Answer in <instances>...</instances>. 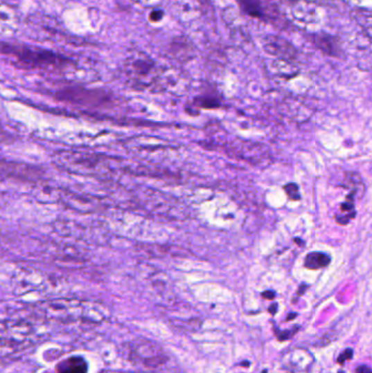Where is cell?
I'll list each match as a JSON object with an SVG mask.
<instances>
[{
  "instance_id": "17",
  "label": "cell",
  "mask_w": 372,
  "mask_h": 373,
  "mask_svg": "<svg viewBox=\"0 0 372 373\" xmlns=\"http://www.w3.org/2000/svg\"><path fill=\"white\" fill-rule=\"evenodd\" d=\"M262 373H267V370L263 371Z\"/></svg>"
},
{
  "instance_id": "15",
  "label": "cell",
  "mask_w": 372,
  "mask_h": 373,
  "mask_svg": "<svg viewBox=\"0 0 372 373\" xmlns=\"http://www.w3.org/2000/svg\"><path fill=\"white\" fill-rule=\"evenodd\" d=\"M275 308H277L276 304H274V306L271 307V308H269V311H271V313H272V314L275 313V312H274Z\"/></svg>"
},
{
  "instance_id": "12",
  "label": "cell",
  "mask_w": 372,
  "mask_h": 373,
  "mask_svg": "<svg viewBox=\"0 0 372 373\" xmlns=\"http://www.w3.org/2000/svg\"><path fill=\"white\" fill-rule=\"evenodd\" d=\"M353 357V350L352 349H346L345 350L344 353L341 354V356H339V359H337V363H343L345 361H347V359H351V358Z\"/></svg>"
},
{
  "instance_id": "3",
  "label": "cell",
  "mask_w": 372,
  "mask_h": 373,
  "mask_svg": "<svg viewBox=\"0 0 372 373\" xmlns=\"http://www.w3.org/2000/svg\"><path fill=\"white\" fill-rule=\"evenodd\" d=\"M35 329L21 320L0 321V358L24 353L35 344Z\"/></svg>"
},
{
  "instance_id": "1",
  "label": "cell",
  "mask_w": 372,
  "mask_h": 373,
  "mask_svg": "<svg viewBox=\"0 0 372 373\" xmlns=\"http://www.w3.org/2000/svg\"><path fill=\"white\" fill-rule=\"evenodd\" d=\"M36 309L42 317L64 323H100L106 319L105 308L92 301L56 299L39 304Z\"/></svg>"
},
{
  "instance_id": "16",
  "label": "cell",
  "mask_w": 372,
  "mask_h": 373,
  "mask_svg": "<svg viewBox=\"0 0 372 373\" xmlns=\"http://www.w3.org/2000/svg\"><path fill=\"white\" fill-rule=\"evenodd\" d=\"M295 317H296V314H292V316H290V317H288V320L293 319V318H295Z\"/></svg>"
},
{
  "instance_id": "9",
  "label": "cell",
  "mask_w": 372,
  "mask_h": 373,
  "mask_svg": "<svg viewBox=\"0 0 372 373\" xmlns=\"http://www.w3.org/2000/svg\"><path fill=\"white\" fill-rule=\"evenodd\" d=\"M331 262L329 255L322 253H311L305 257V266L310 270L326 268Z\"/></svg>"
},
{
  "instance_id": "11",
  "label": "cell",
  "mask_w": 372,
  "mask_h": 373,
  "mask_svg": "<svg viewBox=\"0 0 372 373\" xmlns=\"http://www.w3.org/2000/svg\"><path fill=\"white\" fill-rule=\"evenodd\" d=\"M11 173H12V164L0 162V175L11 176Z\"/></svg>"
},
{
  "instance_id": "13",
  "label": "cell",
  "mask_w": 372,
  "mask_h": 373,
  "mask_svg": "<svg viewBox=\"0 0 372 373\" xmlns=\"http://www.w3.org/2000/svg\"><path fill=\"white\" fill-rule=\"evenodd\" d=\"M356 373H371V370L368 368L367 365H360L356 369Z\"/></svg>"
},
{
  "instance_id": "10",
  "label": "cell",
  "mask_w": 372,
  "mask_h": 373,
  "mask_svg": "<svg viewBox=\"0 0 372 373\" xmlns=\"http://www.w3.org/2000/svg\"><path fill=\"white\" fill-rule=\"evenodd\" d=\"M284 190L287 193L288 197H290L292 200H299L301 196H299V189H298L297 185L295 183H288L284 187Z\"/></svg>"
},
{
  "instance_id": "5",
  "label": "cell",
  "mask_w": 372,
  "mask_h": 373,
  "mask_svg": "<svg viewBox=\"0 0 372 373\" xmlns=\"http://www.w3.org/2000/svg\"><path fill=\"white\" fill-rule=\"evenodd\" d=\"M131 356L150 368H157L168 361V357L165 355L164 350L150 340H144L136 344L131 349Z\"/></svg>"
},
{
  "instance_id": "2",
  "label": "cell",
  "mask_w": 372,
  "mask_h": 373,
  "mask_svg": "<svg viewBox=\"0 0 372 373\" xmlns=\"http://www.w3.org/2000/svg\"><path fill=\"white\" fill-rule=\"evenodd\" d=\"M0 52L12 57L20 67L26 69L64 71L73 67L69 58L39 47L0 44Z\"/></svg>"
},
{
  "instance_id": "8",
  "label": "cell",
  "mask_w": 372,
  "mask_h": 373,
  "mask_svg": "<svg viewBox=\"0 0 372 373\" xmlns=\"http://www.w3.org/2000/svg\"><path fill=\"white\" fill-rule=\"evenodd\" d=\"M89 365L85 358L79 356L67 358L56 367V373H87Z\"/></svg>"
},
{
  "instance_id": "14",
  "label": "cell",
  "mask_w": 372,
  "mask_h": 373,
  "mask_svg": "<svg viewBox=\"0 0 372 373\" xmlns=\"http://www.w3.org/2000/svg\"><path fill=\"white\" fill-rule=\"evenodd\" d=\"M262 296L267 299H274L275 293L272 291H265V293H262Z\"/></svg>"
},
{
  "instance_id": "6",
  "label": "cell",
  "mask_w": 372,
  "mask_h": 373,
  "mask_svg": "<svg viewBox=\"0 0 372 373\" xmlns=\"http://www.w3.org/2000/svg\"><path fill=\"white\" fill-rule=\"evenodd\" d=\"M283 361L286 368L293 372L303 373L308 371L309 367L312 363V355L308 350L292 349L283 356Z\"/></svg>"
},
{
  "instance_id": "7",
  "label": "cell",
  "mask_w": 372,
  "mask_h": 373,
  "mask_svg": "<svg viewBox=\"0 0 372 373\" xmlns=\"http://www.w3.org/2000/svg\"><path fill=\"white\" fill-rule=\"evenodd\" d=\"M57 98L64 100H70L79 104L100 103V100L105 98L98 92L94 91L82 90V89H66L60 90L57 94Z\"/></svg>"
},
{
  "instance_id": "4",
  "label": "cell",
  "mask_w": 372,
  "mask_h": 373,
  "mask_svg": "<svg viewBox=\"0 0 372 373\" xmlns=\"http://www.w3.org/2000/svg\"><path fill=\"white\" fill-rule=\"evenodd\" d=\"M55 162L69 173L89 177H102L105 170V161L96 153L62 152L56 155Z\"/></svg>"
}]
</instances>
